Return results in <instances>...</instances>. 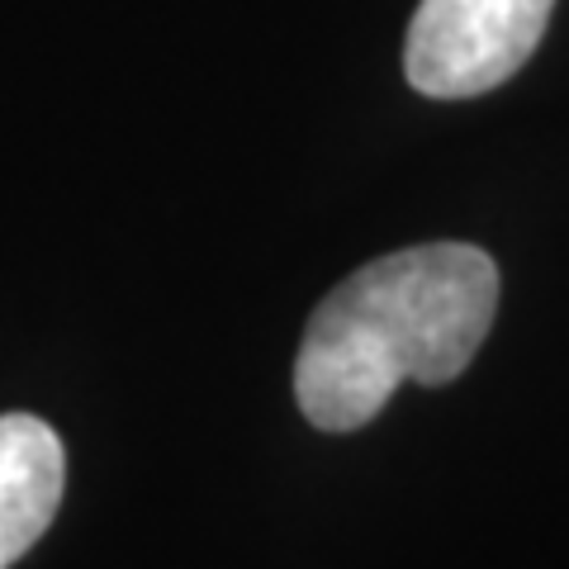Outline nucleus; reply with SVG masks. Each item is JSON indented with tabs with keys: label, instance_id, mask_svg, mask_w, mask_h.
Returning <instances> with one entry per match:
<instances>
[{
	"label": "nucleus",
	"instance_id": "nucleus-1",
	"mask_svg": "<svg viewBox=\"0 0 569 569\" xmlns=\"http://www.w3.org/2000/svg\"><path fill=\"white\" fill-rule=\"evenodd\" d=\"M498 309V266L470 242L403 247L361 266L313 309L295 399L318 432H356L413 385H447L475 361Z\"/></svg>",
	"mask_w": 569,
	"mask_h": 569
},
{
	"label": "nucleus",
	"instance_id": "nucleus-2",
	"mask_svg": "<svg viewBox=\"0 0 569 569\" xmlns=\"http://www.w3.org/2000/svg\"><path fill=\"white\" fill-rule=\"evenodd\" d=\"M556 0H422L403 71L432 100H470L503 86L537 52Z\"/></svg>",
	"mask_w": 569,
	"mask_h": 569
},
{
	"label": "nucleus",
	"instance_id": "nucleus-3",
	"mask_svg": "<svg viewBox=\"0 0 569 569\" xmlns=\"http://www.w3.org/2000/svg\"><path fill=\"white\" fill-rule=\"evenodd\" d=\"M62 489V437L33 413H0V569H10L52 527Z\"/></svg>",
	"mask_w": 569,
	"mask_h": 569
}]
</instances>
